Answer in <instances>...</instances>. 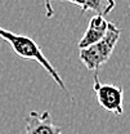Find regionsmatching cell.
<instances>
[{
    "instance_id": "5",
    "label": "cell",
    "mask_w": 130,
    "mask_h": 134,
    "mask_svg": "<svg viewBox=\"0 0 130 134\" xmlns=\"http://www.w3.org/2000/svg\"><path fill=\"white\" fill-rule=\"evenodd\" d=\"M107 29H108V21H106L104 17L102 16L92 17L90 21H89L86 31L82 35L80 41H79V49L88 48V47L98 43L106 35Z\"/></svg>"
},
{
    "instance_id": "3",
    "label": "cell",
    "mask_w": 130,
    "mask_h": 134,
    "mask_svg": "<svg viewBox=\"0 0 130 134\" xmlns=\"http://www.w3.org/2000/svg\"><path fill=\"white\" fill-rule=\"evenodd\" d=\"M93 80H94L93 90L95 93L99 106L115 115H118V116L122 115L124 114V107H122L124 89L121 86L112 85V84H102L99 80L98 72L94 74Z\"/></svg>"
},
{
    "instance_id": "4",
    "label": "cell",
    "mask_w": 130,
    "mask_h": 134,
    "mask_svg": "<svg viewBox=\"0 0 130 134\" xmlns=\"http://www.w3.org/2000/svg\"><path fill=\"white\" fill-rule=\"evenodd\" d=\"M25 122L26 134H63L62 129L52 121L49 111H32L25 119Z\"/></svg>"
},
{
    "instance_id": "6",
    "label": "cell",
    "mask_w": 130,
    "mask_h": 134,
    "mask_svg": "<svg viewBox=\"0 0 130 134\" xmlns=\"http://www.w3.org/2000/svg\"><path fill=\"white\" fill-rule=\"evenodd\" d=\"M61 1H68V3H72V4L80 7L82 13L94 12L95 16L102 17L110 14L116 5L115 0H61Z\"/></svg>"
},
{
    "instance_id": "7",
    "label": "cell",
    "mask_w": 130,
    "mask_h": 134,
    "mask_svg": "<svg viewBox=\"0 0 130 134\" xmlns=\"http://www.w3.org/2000/svg\"><path fill=\"white\" fill-rule=\"evenodd\" d=\"M44 5H45V14L48 18H52L54 12H53V7H52V0H44Z\"/></svg>"
},
{
    "instance_id": "2",
    "label": "cell",
    "mask_w": 130,
    "mask_h": 134,
    "mask_svg": "<svg viewBox=\"0 0 130 134\" xmlns=\"http://www.w3.org/2000/svg\"><path fill=\"white\" fill-rule=\"evenodd\" d=\"M120 35L121 30L115 23L108 22V29L103 39L88 48L80 49V61L82 65L94 74L98 72L99 68L111 58L115 47L120 39Z\"/></svg>"
},
{
    "instance_id": "1",
    "label": "cell",
    "mask_w": 130,
    "mask_h": 134,
    "mask_svg": "<svg viewBox=\"0 0 130 134\" xmlns=\"http://www.w3.org/2000/svg\"><path fill=\"white\" fill-rule=\"evenodd\" d=\"M0 39H3L19 58H22L25 61H33V62L39 63L49 74V76L57 83V85L62 90L67 92L63 79L61 77L58 71L53 67V65L49 62L48 58L44 55L41 48L36 44L35 40H32L29 36L18 35V34L8 31V30L1 29V27H0Z\"/></svg>"
}]
</instances>
